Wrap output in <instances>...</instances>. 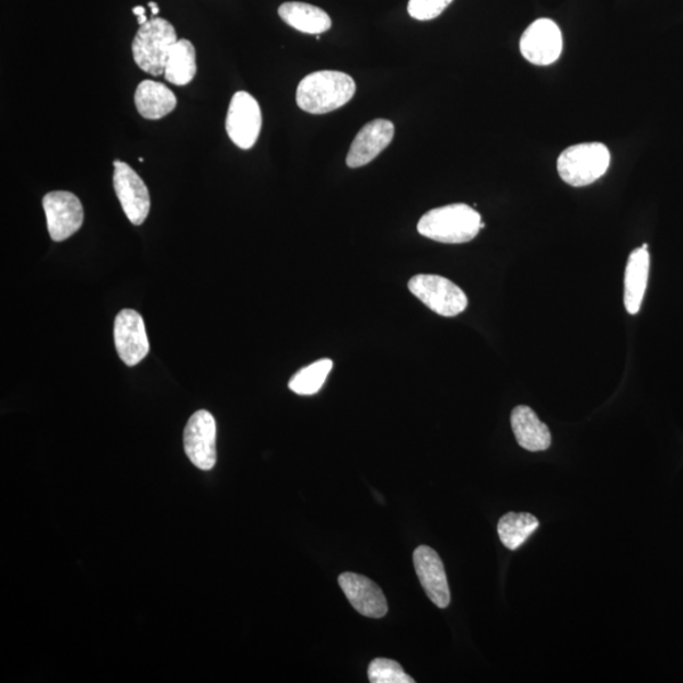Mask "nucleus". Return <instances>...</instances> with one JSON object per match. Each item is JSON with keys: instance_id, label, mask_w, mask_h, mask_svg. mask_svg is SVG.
I'll list each match as a JSON object with an SVG mask.
<instances>
[{"instance_id": "393cba45", "label": "nucleus", "mask_w": 683, "mask_h": 683, "mask_svg": "<svg viewBox=\"0 0 683 683\" xmlns=\"http://www.w3.org/2000/svg\"><path fill=\"white\" fill-rule=\"evenodd\" d=\"M149 7L151 8L153 18H157V15L160 13L159 5L157 3H154V2H150Z\"/></svg>"}, {"instance_id": "6ab92c4d", "label": "nucleus", "mask_w": 683, "mask_h": 683, "mask_svg": "<svg viewBox=\"0 0 683 683\" xmlns=\"http://www.w3.org/2000/svg\"><path fill=\"white\" fill-rule=\"evenodd\" d=\"M197 74V53L189 39H178L171 48L166 69L165 79L169 83L184 86L188 85Z\"/></svg>"}, {"instance_id": "1a4fd4ad", "label": "nucleus", "mask_w": 683, "mask_h": 683, "mask_svg": "<svg viewBox=\"0 0 683 683\" xmlns=\"http://www.w3.org/2000/svg\"><path fill=\"white\" fill-rule=\"evenodd\" d=\"M217 425L207 410L194 413L184 430V449L194 466L209 471L217 462Z\"/></svg>"}, {"instance_id": "412c9836", "label": "nucleus", "mask_w": 683, "mask_h": 683, "mask_svg": "<svg viewBox=\"0 0 683 683\" xmlns=\"http://www.w3.org/2000/svg\"><path fill=\"white\" fill-rule=\"evenodd\" d=\"M333 369V361L323 359L298 371L289 381V389L298 395H314L323 387Z\"/></svg>"}, {"instance_id": "f8f14e48", "label": "nucleus", "mask_w": 683, "mask_h": 683, "mask_svg": "<svg viewBox=\"0 0 683 683\" xmlns=\"http://www.w3.org/2000/svg\"><path fill=\"white\" fill-rule=\"evenodd\" d=\"M413 559L421 588L425 589L429 600L438 607L449 606L451 603L449 581L438 553L428 546H420L414 551Z\"/></svg>"}, {"instance_id": "39448f33", "label": "nucleus", "mask_w": 683, "mask_h": 683, "mask_svg": "<svg viewBox=\"0 0 683 683\" xmlns=\"http://www.w3.org/2000/svg\"><path fill=\"white\" fill-rule=\"evenodd\" d=\"M414 297L430 311L442 316H455L466 311L468 300L461 288L438 275H417L409 281Z\"/></svg>"}, {"instance_id": "9b49d317", "label": "nucleus", "mask_w": 683, "mask_h": 683, "mask_svg": "<svg viewBox=\"0 0 683 683\" xmlns=\"http://www.w3.org/2000/svg\"><path fill=\"white\" fill-rule=\"evenodd\" d=\"M114 344L120 360L127 366L140 363L150 352L148 332L142 316L132 309H124L114 322Z\"/></svg>"}, {"instance_id": "423d86ee", "label": "nucleus", "mask_w": 683, "mask_h": 683, "mask_svg": "<svg viewBox=\"0 0 683 683\" xmlns=\"http://www.w3.org/2000/svg\"><path fill=\"white\" fill-rule=\"evenodd\" d=\"M262 127L263 113L255 97L246 92L235 93L225 120L231 141L242 150H250L257 142Z\"/></svg>"}, {"instance_id": "0eeeda50", "label": "nucleus", "mask_w": 683, "mask_h": 683, "mask_svg": "<svg viewBox=\"0 0 683 683\" xmlns=\"http://www.w3.org/2000/svg\"><path fill=\"white\" fill-rule=\"evenodd\" d=\"M113 165L114 190H116L121 209L129 222L141 225L150 213L151 200L148 186L126 162L116 160Z\"/></svg>"}, {"instance_id": "ddd939ff", "label": "nucleus", "mask_w": 683, "mask_h": 683, "mask_svg": "<svg viewBox=\"0 0 683 683\" xmlns=\"http://www.w3.org/2000/svg\"><path fill=\"white\" fill-rule=\"evenodd\" d=\"M395 127L387 119H375L366 125L349 149L346 164L351 169H359L370 164L379 154L393 142Z\"/></svg>"}, {"instance_id": "4be33fe9", "label": "nucleus", "mask_w": 683, "mask_h": 683, "mask_svg": "<svg viewBox=\"0 0 683 683\" xmlns=\"http://www.w3.org/2000/svg\"><path fill=\"white\" fill-rule=\"evenodd\" d=\"M369 680L372 683H414L396 661L377 658L369 665Z\"/></svg>"}, {"instance_id": "a211bd4d", "label": "nucleus", "mask_w": 683, "mask_h": 683, "mask_svg": "<svg viewBox=\"0 0 683 683\" xmlns=\"http://www.w3.org/2000/svg\"><path fill=\"white\" fill-rule=\"evenodd\" d=\"M279 15L290 27L308 35H322L332 27V20L328 13L312 4L300 2L283 3L279 8Z\"/></svg>"}, {"instance_id": "aec40b11", "label": "nucleus", "mask_w": 683, "mask_h": 683, "mask_svg": "<svg viewBox=\"0 0 683 683\" xmlns=\"http://www.w3.org/2000/svg\"><path fill=\"white\" fill-rule=\"evenodd\" d=\"M539 526V519L530 512H508L499 520V539L508 549L516 551L530 540Z\"/></svg>"}, {"instance_id": "f257e3e1", "label": "nucleus", "mask_w": 683, "mask_h": 683, "mask_svg": "<svg viewBox=\"0 0 683 683\" xmlns=\"http://www.w3.org/2000/svg\"><path fill=\"white\" fill-rule=\"evenodd\" d=\"M356 93L355 80L340 71H316L298 86L297 103L311 114H325L344 107Z\"/></svg>"}, {"instance_id": "b1692460", "label": "nucleus", "mask_w": 683, "mask_h": 683, "mask_svg": "<svg viewBox=\"0 0 683 683\" xmlns=\"http://www.w3.org/2000/svg\"><path fill=\"white\" fill-rule=\"evenodd\" d=\"M132 12L135 13L136 18H141V15L146 14V8L142 5H137L134 8Z\"/></svg>"}, {"instance_id": "20e7f679", "label": "nucleus", "mask_w": 683, "mask_h": 683, "mask_svg": "<svg viewBox=\"0 0 683 683\" xmlns=\"http://www.w3.org/2000/svg\"><path fill=\"white\" fill-rule=\"evenodd\" d=\"M610 151L599 142L571 146L559 154L557 170L560 178L575 188L588 186L606 174Z\"/></svg>"}, {"instance_id": "4468645a", "label": "nucleus", "mask_w": 683, "mask_h": 683, "mask_svg": "<svg viewBox=\"0 0 683 683\" xmlns=\"http://www.w3.org/2000/svg\"><path fill=\"white\" fill-rule=\"evenodd\" d=\"M338 582L349 604L361 615L373 617V620L386 615L389 607L384 592L368 577L346 572L338 577Z\"/></svg>"}, {"instance_id": "5701e85b", "label": "nucleus", "mask_w": 683, "mask_h": 683, "mask_svg": "<svg viewBox=\"0 0 683 683\" xmlns=\"http://www.w3.org/2000/svg\"><path fill=\"white\" fill-rule=\"evenodd\" d=\"M453 0H409L410 18L418 21H430L441 15Z\"/></svg>"}, {"instance_id": "6e6552de", "label": "nucleus", "mask_w": 683, "mask_h": 683, "mask_svg": "<svg viewBox=\"0 0 683 683\" xmlns=\"http://www.w3.org/2000/svg\"><path fill=\"white\" fill-rule=\"evenodd\" d=\"M564 50V37L558 24L548 19L536 20L520 38V53L539 67L555 63Z\"/></svg>"}, {"instance_id": "f3484780", "label": "nucleus", "mask_w": 683, "mask_h": 683, "mask_svg": "<svg viewBox=\"0 0 683 683\" xmlns=\"http://www.w3.org/2000/svg\"><path fill=\"white\" fill-rule=\"evenodd\" d=\"M135 103L138 113L146 119H161L176 108L177 100L173 92L158 81L144 80L137 86Z\"/></svg>"}, {"instance_id": "f03ea898", "label": "nucleus", "mask_w": 683, "mask_h": 683, "mask_svg": "<svg viewBox=\"0 0 683 683\" xmlns=\"http://www.w3.org/2000/svg\"><path fill=\"white\" fill-rule=\"evenodd\" d=\"M484 227L477 210L466 205H451L429 210L420 218L418 232L436 242L460 245L473 241Z\"/></svg>"}, {"instance_id": "dca6fc26", "label": "nucleus", "mask_w": 683, "mask_h": 683, "mask_svg": "<svg viewBox=\"0 0 683 683\" xmlns=\"http://www.w3.org/2000/svg\"><path fill=\"white\" fill-rule=\"evenodd\" d=\"M648 245L634 250L625 268L624 304L626 312L636 315L644 303L649 275Z\"/></svg>"}, {"instance_id": "2eb2a0df", "label": "nucleus", "mask_w": 683, "mask_h": 683, "mask_svg": "<svg viewBox=\"0 0 683 683\" xmlns=\"http://www.w3.org/2000/svg\"><path fill=\"white\" fill-rule=\"evenodd\" d=\"M511 428L520 447L530 452L549 449L552 436L549 428L540 420L530 406L519 405L511 413Z\"/></svg>"}, {"instance_id": "9d476101", "label": "nucleus", "mask_w": 683, "mask_h": 683, "mask_svg": "<svg viewBox=\"0 0 683 683\" xmlns=\"http://www.w3.org/2000/svg\"><path fill=\"white\" fill-rule=\"evenodd\" d=\"M48 233L53 241L61 242L76 234L84 222V209L77 195L51 192L43 200Z\"/></svg>"}, {"instance_id": "7ed1b4c3", "label": "nucleus", "mask_w": 683, "mask_h": 683, "mask_svg": "<svg viewBox=\"0 0 683 683\" xmlns=\"http://www.w3.org/2000/svg\"><path fill=\"white\" fill-rule=\"evenodd\" d=\"M176 31L169 21L153 18L138 30L132 53L137 67L153 77L165 74L171 48L177 43Z\"/></svg>"}]
</instances>
